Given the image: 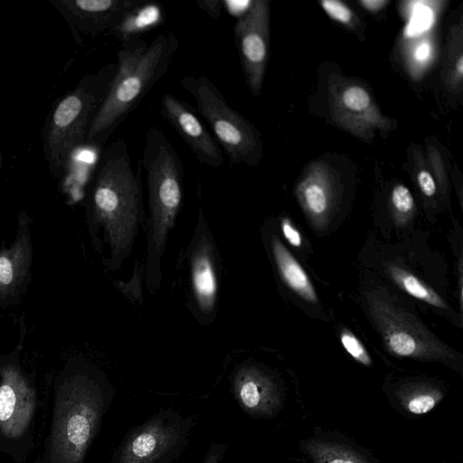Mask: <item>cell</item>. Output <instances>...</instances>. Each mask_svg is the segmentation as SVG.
<instances>
[{
    "mask_svg": "<svg viewBox=\"0 0 463 463\" xmlns=\"http://www.w3.org/2000/svg\"><path fill=\"white\" fill-rule=\"evenodd\" d=\"M142 165L135 169L123 138L100 155L91 180L89 211L94 224L104 232L110 250L111 268H118L129 253L137 224L143 213Z\"/></svg>",
    "mask_w": 463,
    "mask_h": 463,
    "instance_id": "obj_1",
    "label": "cell"
},
{
    "mask_svg": "<svg viewBox=\"0 0 463 463\" xmlns=\"http://www.w3.org/2000/svg\"><path fill=\"white\" fill-rule=\"evenodd\" d=\"M179 43L172 31L151 43L129 36L117 51V71L88 134V145L103 147L118 127L167 73Z\"/></svg>",
    "mask_w": 463,
    "mask_h": 463,
    "instance_id": "obj_2",
    "label": "cell"
},
{
    "mask_svg": "<svg viewBox=\"0 0 463 463\" xmlns=\"http://www.w3.org/2000/svg\"><path fill=\"white\" fill-rule=\"evenodd\" d=\"M148 191L146 283L155 292L161 281V258L184 196V167L173 144L157 127L146 132L142 158Z\"/></svg>",
    "mask_w": 463,
    "mask_h": 463,
    "instance_id": "obj_3",
    "label": "cell"
},
{
    "mask_svg": "<svg viewBox=\"0 0 463 463\" xmlns=\"http://www.w3.org/2000/svg\"><path fill=\"white\" fill-rule=\"evenodd\" d=\"M116 71L117 62L107 63L83 76L50 112L43 129V152L52 175L65 174L74 152L88 145L90 128Z\"/></svg>",
    "mask_w": 463,
    "mask_h": 463,
    "instance_id": "obj_4",
    "label": "cell"
},
{
    "mask_svg": "<svg viewBox=\"0 0 463 463\" xmlns=\"http://www.w3.org/2000/svg\"><path fill=\"white\" fill-rule=\"evenodd\" d=\"M180 83L194 98L198 113L210 126L231 164L256 165L262 156V144L255 127L229 105L207 77L184 76Z\"/></svg>",
    "mask_w": 463,
    "mask_h": 463,
    "instance_id": "obj_5",
    "label": "cell"
},
{
    "mask_svg": "<svg viewBox=\"0 0 463 463\" xmlns=\"http://www.w3.org/2000/svg\"><path fill=\"white\" fill-rule=\"evenodd\" d=\"M368 309L387 349L396 356L450 364L452 350L435 337L385 289L366 293Z\"/></svg>",
    "mask_w": 463,
    "mask_h": 463,
    "instance_id": "obj_6",
    "label": "cell"
},
{
    "mask_svg": "<svg viewBox=\"0 0 463 463\" xmlns=\"http://www.w3.org/2000/svg\"><path fill=\"white\" fill-rule=\"evenodd\" d=\"M195 421L174 408H160L125 435L111 463H172L184 451Z\"/></svg>",
    "mask_w": 463,
    "mask_h": 463,
    "instance_id": "obj_7",
    "label": "cell"
},
{
    "mask_svg": "<svg viewBox=\"0 0 463 463\" xmlns=\"http://www.w3.org/2000/svg\"><path fill=\"white\" fill-rule=\"evenodd\" d=\"M235 45L247 86L253 96L260 93L269 47V2L250 1L234 28Z\"/></svg>",
    "mask_w": 463,
    "mask_h": 463,
    "instance_id": "obj_8",
    "label": "cell"
},
{
    "mask_svg": "<svg viewBox=\"0 0 463 463\" xmlns=\"http://www.w3.org/2000/svg\"><path fill=\"white\" fill-rule=\"evenodd\" d=\"M69 24L75 41L80 34L97 37L117 32L145 5L143 0H49Z\"/></svg>",
    "mask_w": 463,
    "mask_h": 463,
    "instance_id": "obj_9",
    "label": "cell"
},
{
    "mask_svg": "<svg viewBox=\"0 0 463 463\" xmlns=\"http://www.w3.org/2000/svg\"><path fill=\"white\" fill-rule=\"evenodd\" d=\"M160 111L202 165L213 168L223 165L222 150L194 108L173 94L166 93L161 98Z\"/></svg>",
    "mask_w": 463,
    "mask_h": 463,
    "instance_id": "obj_10",
    "label": "cell"
},
{
    "mask_svg": "<svg viewBox=\"0 0 463 463\" xmlns=\"http://www.w3.org/2000/svg\"><path fill=\"white\" fill-rule=\"evenodd\" d=\"M205 224L203 212L200 210L189 260L194 298L199 310L204 315H209L213 312L216 306L219 281L215 248Z\"/></svg>",
    "mask_w": 463,
    "mask_h": 463,
    "instance_id": "obj_11",
    "label": "cell"
},
{
    "mask_svg": "<svg viewBox=\"0 0 463 463\" xmlns=\"http://www.w3.org/2000/svg\"><path fill=\"white\" fill-rule=\"evenodd\" d=\"M234 398L251 417H272L281 406V396L273 379L252 364L238 368L232 376Z\"/></svg>",
    "mask_w": 463,
    "mask_h": 463,
    "instance_id": "obj_12",
    "label": "cell"
},
{
    "mask_svg": "<svg viewBox=\"0 0 463 463\" xmlns=\"http://www.w3.org/2000/svg\"><path fill=\"white\" fill-rule=\"evenodd\" d=\"M298 201L311 224L324 229L335 206V187L326 171H310L297 188Z\"/></svg>",
    "mask_w": 463,
    "mask_h": 463,
    "instance_id": "obj_13",
    "label": "cell"
},
{
    "mask_svg": "<svg viewBox=\"0 0 463 463\" xmlns=\"http://www.w3.org/2000/svg\"><path fill=\"white\" fill-rule=\"evenodd\" d=\"M28 221H18L16 237L10 247L0 250V297L12 295L26 278L32 261Z\"/></svg>",
    "mask_w": 463,
    "mask_h": 463,
    "instance_id": "obj_14",
    "label": "cell"
},
{
    "mask_svg": "<svg viewBox=\"0 0 463 463\" xmlns=\"http://www.w3.org/2000/svg\"><path fill=\"white\" fill-rule=\"evenodd\" d=\"M271 251L278 271L286 285L304 300L317 303V292L305 269L276 236L271 239Z\"/></svg>",
    "mask_w": 463,
    "mask_h": 463,
    "instance_id": "obj_15",
    "label": "cell"
},
{
    "mask_svg": "<svg viewBox=\"0 0 463 463\" xmlns=\"http://www.w3.org/2000/svg\"><path fill=\"white\" fill-rule=\"evenodd\" d=\"M303 449L312 463H369L359 451L337 441L311 439Z\"/></svg>",
    "mask_w": 463,
    "mask_h": 463,
    "instance_id": "obj_16",
    "label": "cell"
},
{
    "mask_svg": "<svg viewBox=\"0 0 463 463\" xmlns=\"http://www.w3.org/2000/svg\"><path fill=\"white\" fill-rule=\"evenodd\" d=\"M400 404L416 415L430 411L442 399L439 389L427 383H406L397 390Z\"/></svg>",
    "mask_w": 463,
    "mask_h": 463,
    "instance_id": "obj_17",
    "label": "cell"
},
{
    "mask_svg": "<svg viewBox=\"0 0 463 463\" xmlns=\"http://www.w3.org/2000/svg\"><path fill=\"white\" fill-rule=\"evenodd\" d=\"M387 271L392 280L409 295L430 306L447 308L445 301L412 273L395 265H389Z\"/></svg>",
    "mask_w": 463,
    "mask_h": 463,
    "instance_id": "obj_18",
    "label": "cell"
},
{
    "mask_svg": "<svg viewBox=\"0 0 463 463\" xmlns=\"http://www.w3.org/2000/svg\"><path fill=\"white\" fill-rule=\"evenodd\" d=\"M343 107L352 113L368 112L371 107V97L362 87L349 86L344 90L341 96Z\"/></svg>",
    "mask_w": 463,
    "mask_h": 463,
    "instance_id": "obj_19",
    "label": "cell"
},
{
    "mask_svg": "<svg viewBox=\"0 0 463 463\" xmlns=\"http://www.w3.org/2000/svg\"><path fill=\"white\" fill-rule=\"evenodd\" d=\"M392 208L400 219L410 216L414 209V199L410 190L403 184H397L392 192Z\"/></svg>",
    "mask_w": 463,
    "mask_h": 463,
    "instance_id": "obj_20",
    "label": "cell"
},
{
    "mask_svg": "<svg viewBox=\"0 0 463 463\" xmlns=\"http://www.w3.org/2000/svg\"><path fill=\"white\" fill-rule=\"evenodd\" d=\"M340 341L345 350L358 363L371 365L372 359L362 342L348 330L342 331Z\"/></svg>",
    "mask_w": 463,
    "mask_h": 463,
    "instance_id": "obj_21",
    "label": "cell"
},
{
    "mask_svg": "<svg viewBox=\"0 0 463 463\" xmlns=\"http://www.w3.org/2000/svg\"><path fill=\"white\" fill-rule=\"evenodd\" d=\"M16 396L11 385L9 372L6 373V381L0 386V420H8L14 410Z\"/></svg>",
    "mask_w": 463,
    "mask_h": 463,
    "instance_id": "obj_22",
    "label": "cell"
},
{
    "mask_svg": "<svg viewBox=\"0 0 463 463\" xmlns=\"http://www.w3.org/2000/svg\"><path fill=\"white\" fill-rule=\"evenodd\" d=\"M323 10L335 21L348 24L353 20V12L343 2L338 0H323L320 2Z\"/></svg>",
    "mask_w": 463,
    "mask_h": 463,
    "instance_id": "obj_23",
    "label": "cell"
},
{
    "mask_svg": "<svg viewBox=\"0 0 463 463\" xmlns=\"http://www.w3.org/2000/svg\"><path fill=\"white\" fill-rule=\"evenodd\" d=\"M281 232L288 242L295 248L302 245V237L298 230L292 224L289 219L281 221Z\"/></svg>",
    "mask_w": 463,
    "mask_h": 463,
    "instance_id": "obj_24",
    "label": "cell"
},
{
    "mask_svg": "<svg viewBox=\"0 0 463 463\" xmlns=\"http://www.w3.org/2000/svg\"><path fill=\"white\" fill-rule=\"evenodd\" d=\"M417 181L420 191L429 197H431L436 193V183L430 172L427 170H420L417 175Z\"/></svg>",
    "mask_w": 463,
    "mask_h": 463,
    "instance_id": "obj_25",
    "label": "cell"
},
{
    "mask_svg": "<svg viewBox=\"0 0 463 463\" xmlns=\"http://www.w3.org/2000/svg\"><path fill=\"white\" fill-rule=\"evenodd\" d=\"M226 449L227 445L224 443H212L205 453L203 463H221Z\"/></svg>",
    "mask_w": 463,
    "mask_h": 463,
    "instance_id": "obj_26",
    "label": "cell"
},
{
    "mask_svg": "<svg viewBox=\"0 0 463 463\" xmlns=\"http://www.w3.org/2000/svg\"><path fill=\"white\" fill-rule=\"evenodd\" d=\"M197 6L213 19H217L223 7V1L221 0H196Z\"/></svg>",
    "mask_w": 463,
    "mask_h": 463,
    "instance_id": "obj_27",
    "label": "cell"
},
{
    "mask_svg": "<svg viewBox=\"0 0 463 463\" xmlns=\"http://www.w3.org/2000/svg\"><path fill=\"white\" fill-rule=\"evenodd\" d=\"M430 54V47L428 43L418 44L413 50V58L418 62H425Z\"/></svg>",
    "mask_w": 463,
    "mask_h": 463,
    "instance_id": "obj_28",
    "label": "cell"
},
{
    "mask_svg": "<svg viewBox=\"0 0 463 463\" xmlns=\"http://www.w3.org/2000/svg\"><path fill=\"white\" fill-rule=\"evenodd\" d=\"M366 10L371 12H377L383 9L389 2L385 0H362L359 1Z\"/></svg>",
    "mask_w": 463,
    "mask_h": 463,
    "instance_id": "obj_29",
    "label": "cell"
}]
</instances>
